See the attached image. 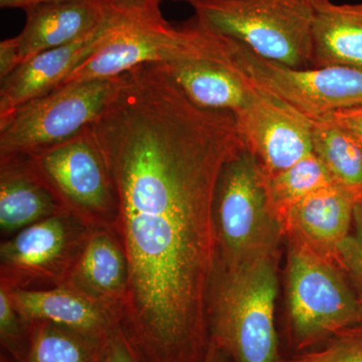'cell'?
I'll use <instances>...</instances> for the list:
<instances>
[{"instance_id": "30", "label": "cell", "mask_w": 362, "mask_h": 362, "mask_svg": "<svg viewBox=\"0 0 362 362\" xmlns=\"http://www.w3.org/2000/svg\"><path fill=\"white\" fill-rule=\"evenodd\" d=\"M0 362H13L11 361L9 357H7L6 356H4V354H1V356H0Z\"/></svg>"}, {"instance_id": "17", "label": "cell", "mask_w": 362, "mask_h": 362, "mask_svg": "<svg viewBox=\"0 0 362 362\" xmlns=\"http://www.w3.org/2000/svg\"><path fill=\"white\" fill-rule=\"evenodd\" d=\"M8 292L23 321H45L101 339L119 332L110 311L68 286Z\"/></svg>"}, {"instance_id": "31", "label": "cell", "mask_w": 362, "mask_h": 362, "mask_svg": "<svg viewBox=\"0 0 362 362\" xmlns=\"http://www.w3.org/2000/svg\"><path fill=\"white\" fill-rule=\"evenodd\" d=\"M160 1H162V0H160ZM175 1H176V0H175ZM185 1L190 2V1H192V0H185Z\"/></svg>"}, {"instance_id": "23", "label": "cell", "mask_w": 362, "mask_h": 362, "mask_svg": "<svg viewBox=\"0 0 362 362\" xmlns=\"http://www.w3.org/2000/svg\"><path fill=\"white\" fill-rule=\"evenodd\" d=\"M282 362H362V325L340 331L313 349L284 356Z\"/></svg>"}, {"instance_id": "28", "label": "cell", "mask_w": 362, "mask_h": 362, "mask_svg": "<svg viewBox=\"0 0 362 362\" xmlns=\"http://www.w3.org/2000/svg\"><path fill=\"white\" fill-rule=\"evenodd\" d=\"M57 1V0H0L2 8H28V7L45 4V2Z\"/></svg>"}, {"instance_id": "1", "label": "cell", "mask_w": 362, "mask_h": 362, "mask_svg": "<svg viewBox=\"0 0 362 362\" xmlns=\"http://www.w3.org/2000/svg\"><path fill=\"white\" fill-rule=\"evenodd\" d=\"M115 189L128 263L119 333L135 362H206L218 238L214 195L245 148L235 119L175 90L120 98L90 126Z\"/></svg>"}, {"instance_id": "27", "label": "cell", "mask_w": 362, "mask_h": 362, "mask_svg": "<svg viewBox=\"0 0 362 362\" xmlns=\"http://www.w3.org/2000/svg\"><path fill=\"white\" fill-rule=\"evenodd\" d=\"M106 362H135L119 332L112 338Z\"/></svg>"}, {"instance_id": "16", "label": "cell", "mask_w": 362, "mask_h": 362, "mask_svg": "<svg viewBox=\"0 0 362 362\" xmlns=\"http://www.w3.org/2000/svg\"><path fill=\"white\" fill-rule=\"evenodd\" d=\"M127 258L111 228H90L63 285L90 298L118 319L128 292Z\"/></svg>"}, {"instance_id": "2", "label": "cell", "mask_w": 362, "mask_h": 362, "mask_svg": "<svg viewBox=\"0 0 362 362\" xmlns=\"http://www.w3.org/2000/svg\"><path fill=\"white\" fill-rule=\"evenodd\" d=\"M280 251L235 268L216 264L209 320L211 343L230 362H282L275 309Z\"/></svg>"}, {"instance_id": "13", "label": "cell", "mask_w": 362, "mask_h": 362, "mask_svg": "<svg viewBox=\"0 0 362 362\" xmlns=\"http://www.w3.org/2000/svg\"><path fill=\"white\" fill-rule=\"evenodd\" d=\"M161 65L187 96L204 108L235 114L251 94L252 86L233 64L228 37L206 26L189 54Z\"/></svg>"}, {"instance_id": "7", "label": "cell", "mask_w": 362, "mask_h": 362, "mask_svg": "<svg viewBox=\"0 0 362 362\" xmlns=\"http://www.w3.org/2000/svg\"><path fill=\"white\" fill-rule=\"evenodd\" d=\"M120 81L121 75L59 86L0 117V161L39 153L90 127Z\"/></svg>"}, {"instance_id": "26", "label": "cell", "mask_w": 362, "mask_h": 362, "mask_svg": "<svg viewBox=\"0 0 362 362\" xmlns=\"http://www.w3.org/2000/svg\"><path fill=\"white\" fill-rule=\"evenodd\" d=\"M323 118L335 124L362 147V106L343 109Z\"/></svg>"}, {"instance_id": "8", "label": "cell", "mask_w": 362, "mask_h": 362, "mask_svg": "<svg viewBox=\"0 0 362 362\" xmlns=\"http://www.w3.org/2000/svg\"><path fill=\"white\" fill-rule=\"evenodd\" d=\"M230 57L249 84L310 120L362 106V71L345 66L296 69L259 56L228 37Z\"/></svg>"}, {"instance_id": "19", "label": "cell", "mask_w": 362, "mask_h": 362, "mask_svg": "<svg viewBox=\"0 0 362 362\" xmlns=\"http://www.w3.org/2000/svg\"><path fill=\"white\" fill-rule=\"evenodd\" d=\"M312 68L345 66L362 71V4L312 0Z\"/></svg>"}, {"instance_id": "10", "label": "cell", "mask_w": 362, "mask_h": 362, "mask_svg": "<svg viewBox=\"0 0 362 362\" xmlns=\"http://www.w3.org/2000/svg\"><path fill=\"white\" fill-rule=\"evenodd\" d=\"M90 228L63 213L23 228L0 245V286L47 289L66 282Z\"/></svg>"}, {"instance_id": "18", "label": "cell", "mask_w": 362, "mask_h": 362, "mask_svg": "<svg viewBox=\"0 0 362 362\" xmlns=\"http://www.w3.org/2000/svg\"><path fill=\"white\" fill-rule=\"evenodd\" d=\"M66 213L26 156L0 161V230L11 237L56 214Z\"/></svg>"}, {"instance_id": "14", "label": "cell", "mask_w": 362, "mask_h": 362, "mask_svg": "<svg viewBox=\"0 0 362 362\" xmlns=\"http://www.w3.org/2000/svg\"><path fill=\"white\" fill-rule=\"evenodd\" d=\"M109 1L108 16L94 32L71 44L40 52L1 78L0 117L56 89L71 71L99 49L111 25L112 4L111 0Z\"/></svg>"}, {"instance_id": "5", "label": "cell", "mask_w": 362, "mask_h": 362, "mask_svg": "<svg viewBox=\"0 0 362 362\" xmlns=\"http://www.w3.org/2000/svg\"><path fill=\"white\" fill-rule=\"evenodd\" d=\"M218 265L235 268L280 251L284 230L269 199L267 175L245 147L221 171L214 195Z\"/></svg>"}, {"instance_id": "21", "label": "cell", "mask_w": 362, "mask_h": 362, "mask_svg": "<svg viewBox=\"0 0 362 362\" xmlns=\"http://www.w3.org/2000/svg\"><path fill=\"white\" fill-rule=\"evenodd\" d=\"M311 122L313 153L334 182L362 202V147L327 119Z\"/></svg>"}, {"instance_id": "11", "label": "cell", "mask_w": 362, "mask_h": 362, "mask_svg": "<svg viewBox=\"0 0 362 362\" xmlns=\"http://www.w3.org/2000/svg\"><path fill=\"white\" fill-rule=\"evenodd\" d=\"M233 115L245 147L268 176L313 153L310 119L252 86L246 104Z\"/></svg>"}, {"instance_id": "20", "label": "cell", "mask_w": 362, "mask_h": 362, "mask_svg": "<svg viewBox=\"0 0 362 362\" xmlns=\"http://www.w3.org/2000/svg\"><path fill=\"white\" fill-rule=\"evenodd\" d=\"M25 322L28 347L23 362H106L112 338L89 337L45 321Z\"/></svg>"}, {"instance_id": "12", "label": "cell", "mask_w": 362, "mask_h": 362, "mask_svg": "<svg viewBox=\"0 0 362 362\" xmlns=\"http://www.w3.org/2000/svg\"><path fill=\"white\" fill-rule=\"evenodd\" d=\"M109 8V0H57L28 7L20 35L0 42V80L40 52L94 32Z\"/></svg>"}, {"instance_id": "3", "label": "cell", "mask_w": 362, "mask_h": 362, "mask_svg": "<svg viewBox=\"0 0 362 362\" xmlns=\"http://www.w3.org/2000/svg\"><path fill=\"white\" fill-rule=\"evenodd\" d=\"M287 242L284 339L293 354L362 325V302L332 262L292 238Z\"/></svg>"}, {"instance_id": "25", "label": "cell", "mask_w": 362, "mask_h": 362, "mask_svg": "<svg viewBox=\"0 0 362 362\" xmlns=\"http://www.w3.org/2000/svg\"><path fill=\"white\" fill-rule=\"evenodd\" d=\"M354 232L344 240L338 251V265L343 273L354 276L362 285V202L354 209Z\"/></svg>"}, {"instance_id": "29", "label": "cell", "mask_w": 362, "mask_h": 362, "mask_svg": "<svg viewBox=\"0 0 362 362\" xmlns=\"http://www.w3.org/2000/svg\"><path fill=\"white\" fill-rule=\"evenodd\" d=\"M206 362H230V361L226 354L211 343V350Z\"/></svg>"}, {"instance_id": "15", "label": "cell", "mask_w": 362, "mask_h": 362, "mask_svg": "<svg viewBox=\"0 0 362 362\" xmlns=\"http://www.w3.org/2000/svg\"><path fill=\"white\" fill-rule=\"evenodd\" d=\"M356 197L334 183L297 202L282 220L285 238L303 243L338 265V251L354 223ZM340 268V267H339Z\"/></svg>"}, {"instance_id": "6", "label": "cell", "mask_w": 362, "mask_h": 362, "mask_svg": "<svg viewBox=\"0 0 362 362\" xmlns=\"http://www.w3.org/2000/svg\"><path fill=\"white\" fill-rule=\"evenodd\" d=\"M159 4L160 0H111L106 40L59 86L118 77L143 64L182 59L197 44L199 25L194 20L175 28L162 16Z\"/></svg>"}, {"instance_id": "9", "label": "cell", "mask_w": 362, "mask_h": 362, "mask_svg": "<svg viewBox=\"0 0 362 362\" xmlns=\"http://www.w3.org/2000/svg\"><path fill=\"white\" fill-rule=\"evenodd\" d=\"M26 157L66 213L90 230H112L118 201L90 127L68 141Z\"/></svg>"}, {"instance_id": "4", "label": "cell", "mask_w": 362, "mask_h": 362, "mask_svg": "<svg viewBox=\"0 0 362 362\" xmlns=\"http://www.w3.org/2000/svg\"><path fill=\"white\" fill-rule=\"evenodd\" d=\"M195 18L209 30L239 40L264 57L312 69V0H192Z\"/></svg>"}, {"instance_id": "24", "label": "cell", "mask_w": 362, "mask_h": 362, "mask_svg": "<svg viewBox=\"0 0 362 362\" xmlns=\"http://www.w3.org/2000/svg\"><path fill=\"white\" fill-rule=\"evenodd\" d=\"M0 343L2 354L14 362H23L28 347V331L4 286H0Z\"/></svg>"}, {"instance_id": "22", "label": "cell", "mask_w": 362, "mask_h": 362, "mask_svg": "<svg viewBox=\"0 0 362 362\" xmlns=\"http://www.w3.org/2000/svg\"><path fill=\"white\" fill-rule=\"evenodd\" d=\"M334 183L329 171L314 153L277 175H267L269 199L281 223L297 202Z\"/></svg>"}]
</instances>
